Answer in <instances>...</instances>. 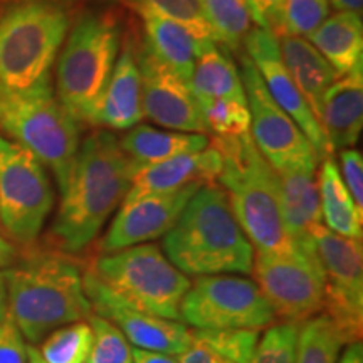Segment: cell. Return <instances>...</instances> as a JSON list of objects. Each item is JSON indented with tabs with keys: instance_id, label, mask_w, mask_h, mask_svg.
<instances>
[{
	"instance_id": "6da1fadb",
	"label": "cell",
	"mask_w": 363,
	"mask_h": 363,
	"mask_svg": "<svg viewBox=\"0 0 363 363\" xmlns=\"http://www.w3.org/2000/svg\"><path fill=\"white\" fill-rule=\"evenodd\" d=\"M136 170L110 130L93 131L79 143L51 227L57 251L81 252L96 239L104 222L125 201Z\"/></svg>"
},
{
	"instance_id": "7a4b0ae2",
	"label": "cell",
	"mask_w": 363,
	"mask_h": 363,
	"mask_svg": "<svg viewBox=\"0 0 363 363\" xmlns=\"http://www.w3.org/2000/svg\"><path fill=\"white\" fill-rule=\"evenodd\" d=\"M9 313L30 345L61 326L88 320L83 267L61 251H33L6 271Z\"/></svg>"
},
{
	"instance_id": "3957f363",
	"label": "cell",
	"mask_w": 363,
	"mask_h": 363,
	"mask_svg": "<svg viewBox=\"0 0 363 363\" xmlns=\"http://www.w3.org/2000/svg\"><path fill=\"white\" fill-rule=\"evenodd\" d=\"M163 249L185 276H247L252 271L254 247L216 184L202 185L192 195L177 224L163 235Z\"/></svg>"
},
{
	"instance_id": "277c9868",
	"label": "cell",
	"mask_w": 363,
	"mask_h": 363,
	"mask_svg": "<svg viewBox=\"0 0 363 363\" xmlns=\"http://www.w3.org/2000/svg\"><path fill=\"white\" fill-rule=\"evenodd\" d=\"M211 145L222 157L217 182L254 251L264 254L298 251L281 217L276 172L256 148L251 133L229 140L214 138Z\"/></svg>"
},
{
	"instance_id": "5b68a950",
	"label": "cell",
	"mask_w": 363,
	"mask_h": 363,
	"mask_svg": "<svg viewBox=\"0 0 363 363\" xmlns=\"http://www.w3.org/2000/svg\"><path fill=\"white\" fill-rule=\"evenodd\" d=\"M190 283L155 244L101 254L83 269L86 294H101L133 311L175 321H180Z\"/></svg>"
},
{
	"instance_id": "8992f818",
	"label": "cell",
	"mask_w": 363,
	"mask_h": 363,
	"mask_svg": "<svg viewBox=\"0 0 363 363\" xmlns=\"http://www.w3.org/2000/svg\"><path fill=\"white\" fill-rule=\"evenodd\" d=\"M71 17L57 0H22L0 16V86L29 91L51 86V71Z\"/></svg>"
},
{
	"instance_id": "52a82bcc",
	"label": "cell",
	"mask_w": 363,
	"mask_h": 363,
	"mask_svg": "<svg viewBox=\"0 0 363 363\" xmlns=\"http://www.w3.org/2000/svg\"><path fill=\"white\" fill-rule=\"evenodd\" d=\"M0 130L29 150L65 190L79 150V123L54 96L51 86L12 91L0 86Z\"/></svg>"
},
{
	"instance_id": "ba28073f",
	"label": "cell",
	"mask_w": 363,
	"mask_h": 363,
	"mask_svg": "<svg viewBox=\"0 0 363 363\" xmlns=\"http://www.w3.org/2000/svg\"><path fill=\"white\" fill-rule=\"evenodd\" d=\"M121 49V30L108 13L76 22L57 59V99L78 123H88Z\"/></svg>"
},
{
	"instance_id": "9c48e42d",
	"label": "cell",
	"mask_w": 363,
	"mask_h": 363,
	"mask_svg": "<svg viewBox=\"0 0 363 363\" xmlns=\"http://www.w3.org/2000/svg\"><path fill=\"white\" fill-rule=\"evenodd\" d=\"M54 206L44 165L29 150L0 136V222L12 240L30 246Z\"/></svg>"
},
{
	"instance_id": "30bf717a",
	"label": "cell",
	"mask_w": 363,
	"mask_h": 363,
	"mask_svg": "<svg viewBox=\"0 0 363 363\" xmlns=\"http://www.w3.org/2000/svg\"><path fill=\"white\" fill-rule=\"evenodd\" d=\"M180 320L195 330H266L274 311L254 281L238 274L199 276L180 305Z\"/></svg>"
},
{
	"instance_id": "8fae6325",
	"label": "cell",
	"mask_w": 363,
	"mask_h": 363,
	"mask_svg": "<svg viewBox=\"0 0 363 363\" xmlns=\"http://www.w3.org/2000/svg\"><path fill=\"white\" fill-rule=\"evenodd\" d=\"M323 271L325 315L337 326L345 343L362 340L363 251L362 240L338 235L321 224L313 233Z\"/></svg>"
},
{
	"instance_id": "7c38bea8",
	"label": "cell",
	"mask_w": 363,
	"mask_h": 363,
	"mask_svg": "<svg viewBox=\"0 0 363 363\" xmlns=\"http://www.w3.org/2000/svg\"><path fill=\"white\" fill-rule=\"evenodd\" d=\"M254 283L283 323L303 325L323 311L325 284L320 261L306 254L254 251Z\"/></svg>"
},
{
	"instance_id": "4fadbf2b",
	"label": "cell",
	"mask_w": 363,
	"mask_h": 363,
	"mask_svg": "<svg viewBox=\"0 0 363 363\" xmlns=\"http://www.w3.org/2000/svg\"><path fill=\"white\" fill-rule=\"evenodd\" d=\"M240 79L251 113V138L272 170H316L320 162L316 150L269 96L259 72L246 54L240 56Z\"/></svg>"
},
{
	"instance_id": "5bb4252c",
	"label": "cell",
	"mask_w": 363,
	"mask_h": 363,
	"mask_svg": "<svg viewBox=\"0 0 363 363\" xmlns=\"http://www.w3.org/2000/svg\"><path fill=\"white\" fill-rule=\"evenodd\" d=\"M142 74L143 116L167 130L207 133L197 98L187 81L163 66L142 44L135 45Z\"/></svg>"
},
{
	"instance_id": "9a60e30c",
	"label": "cell",
	"mask_w": 363,
	"mask_h": 363,
	"mask_svg": "<svg viewBox=\"0 0 363 363\" xmlns=\"http://www.w3.org/2000/svg\"><path fill=\"white\" fill-rule=\"evenodd\" d=\"M242 48L246 49V56L251 59L252 65L259 72L269 96L298 125L303 135L310 140L318 157H331V150L325 138L323 130L311 113L305 98L298 91L296 84L293 83L288 69L284 67L278 39L269 30L254 26L244 38Z\"/></svg>"
},
{
	"instance_id": "2e32d148",
	"label": "cell",
	"mask_w": 363,
	"mask_h": 363,
	"mask_svg": "<svg viewBox=\"0 0 363 363\" xmlns=\"http://www.w3.org/2000/svg\"><path fill=\"white\" fill-rule=\"evenodd\" d=\"M206 184H190L175 192L153 194L121 203L99 242L101 254L121 251L165 235L177 224L192 195Z\"/></svg>"
},
{
	"instance_id": "e0dca14e",
	"label": "cell",
	"mask_w": 363,
	"mask_h": 363,
	"mask_svg": "<svg viewBox=\"0 0 363 363\" xmlns=\"http://www.w3.org/2000/svg\"><path fill=\"white\" fill-rule=\"evenodd\" d=\"M96 315L111 321L133 348L180 355L194 342V331L180 321L133 311L101 294H86Z\"/></svg>"
},
{
	"instance_id": "ac0fdd59",
	"label": "cell",
	"mask_w": 363,
	"mask_h": 363,
	"mask_svg": "<svg viewBox=\"0 0 363 363\" xmlns=\"http://www.w3.org/2000/svg\"><path fill=\"white\" fill-rule=\"evenodd\" d=\"M281 217L294 247L318 261L313 233L323 224L316 170L276 172Z\"/></svg>"
},
{
	"instance_id": "d6986e66",
	"label": "cell",
	"mask_w": 363,
	"mask_h": 363,
	"mask_svg": "<svg viewBox=\"0 0 363 363\" xmlns=\"http://www.w3.org/2000/svg\"><path fill=\"white\" fill-rule=\"evenodd\" d=\"M142 74L136 61L135 44H121L115 69L96 104L89 125L101 130H130L143 120Z\"/></svg>"
},
{
	"instance_id": "ffe728a7",
	"label": "cell",
	"mask_w": 363,
	"mask_h": 363,
	"mask_svg": "<svg viewBox=\"0 0 363 363\" xmlns=\"http://www.w3.org/2000/svg\"><path fill=\"white\" fill-rule=\"evenodd\" d=\"M220 170L222 157L212 145L202 152L185 153L155 165L140 167L131 179L123 202L145 195L175 192L190 184H216Z\"/></svg>"
},
{
	"instance_id": "44dd1931",
	"label": "cell",
	"mask_w": 363,
	"mask_h": 363,
	"mask_svg": "<svg viewBox=\"0 0 363 363\" xmlns=\"http://www.w3.org/2000/svg\"><path fill=\"white\" fill-rule=\"evenodd\" d=\"M318 121L331 153L355 147L363 126V67L330 86Z\"/></svg>"
},
{
	"instance_id": "7402d4cb",
	"label": "cell",
	"mask_w": 363,
	"mask_h": 363,
	"mask_svg": "<svg viewBox=\"0 0 363 363\" xmlns=\"http://www.w3.org/2000/svg\"><path fill=\"white\" fill-rule=\"evenodd\" d=\"M143 22L142 45L163 66L184 81L190 79L194 66L207 44L190 33L187 27L152 12H136Z\"/></svg>"
},
{
	"instance_id": "603a6c76",
	"label": "cell",
	"mask_w": 363,
	"mask_h": 363,
	"mask_svg": "<svg viewBox=\"0 0 363 363\" xmlns=\"http://www.w3.org/2000/svg\"><path fill=\"white\" fill-rule=\"evenodd\" d=\"M278 44L284 67L318 120L325 93L337 81V74L308 39L284 35L278 38Z\"/></svg>"
},
{
	"instance_id": "cb8c5ba5",
	"label": "cell",
	"mask_w": 363,
	"mask_h": 363,
	"mask_svg": "<svg viewBox=\"0 0 363 363\" xmlns=\"http://www.w3.org/2000/svg\"><path fill=\"white\" fill-rule=\"evenodd\" d=\"M310 43L338 78L363 67V24L360 13L338 12L313 33Z\"/></svg>"
},
{
	"instance_id": "d4e9b609",
	"label": "cell",
	"mask_w": 363,
	"mask_h": 363,
	"mask_svg": "<svg viewBox=\"0 0 363 363\" xmlns=\"http://www.w3.org/2000/svg\"><path fill=\"white\" fill-rule=\"evenodd\" d=\"M211 145V138L203 133H184V131H163L148 125L130 128L120 147L136 167H148L162 163L185 153L202 152Z\"/></svg>"
},
{
	"instance_id": "484cf974",
	"label": "cell",
	"mask_w": 363,
	"mask_h": 363,
	"mask_svg": "<svg viewBox=\"0 0 363 363\" xmlns=\"http://www.w3.org/2000/svg\"><path fill=\"white\" fill-rule=\"evenodd\" d=\"M189 86L197 99H242L246 101L240 71L224 45L211 43L195 62Z\"/></svg>"
},
{
	"instance_id": "4316f807",
	"label": "cell",
	"mask_w": 363,
	"mask_h": 363,
	"mask_svg": "<svg viewBox=\"0 0 363 363\" xmlns=\"http://www.w3.org/2000/svg\"><path fill=\"white\" fill-rule=\"evenodd\" d=\"M318 190L321 219L326 229L343 238L362 240L363 214L357 211L333 157L323 158V165L318 174Z\"/></svg>"
},
{
	"instance_id": "83f0119b",
	"label": "cell",
	"mask_w": 363,
	"mask_h": 363,
	"mask_svg": "<svg viewBox=\"0 0 363 363\" xmlns=\"http://www.w3.org/2000/svg\"><path fill=\"white\" fill-rule=\"evenodd\" d=\"M199 4L217 43L230 54L239 52L254 27L246 0H199Z\"/></svg>"
},
{
	"instance_id": "f1b7e54d",
	"label": "cell",
	"mask_w": 363,
	"mask_h": 363,
	"mask_svg": "<svg viewBox=\"0 0 363 363\" xmlns=\"http://www.w3.org/2000/svg\"><path fill=\"white\" fill-rule=\"evenodd\" d=\"M345 340L326 315L299 325L296 363H337Z\"/></svg>"
},
{
	"instance_id": "f546056e",
	"label": "cell",
	"mask_w": 363,
	"mask_h": 363,
	"mask_svg": "<svg viewBox=\"0 0 363 363\" xmlns=\"http://www.w3.org/2000/svg\"><path fill=\"white\" fill-rule=\"evenodd\" d=\"M328 17L330 0H284L271 26V34L276 39L284 35L308 39Z\"/></svg>"
},
{
	"instance_id": "4dcf8cb0",
	"label": "cell",
	"mask_w": 363,
	"mask_h": 363,
	"mask_svg": "<svg viewBox=\"0 0 363 363\" xmlns=\"http://www.w3.org/2000/svg\"><path fill=\"white\" fill-rule=\"evenodd\" d=\"M207 133L214 138H239L251 133L247 99H197Z\"/></svg>"
},
{
	"instance_id": "1f68e13d",
	"label": "cell",
	"mask_w": 363,
	"mask_h": 363,
	"mask_svg": "<svg viewBox=\"0 0 363 363\" xmlns=\"http://www.w3.org/2000/svg\"><path fill=\"white\" fill-rule=\"evenodd\" d=\"M93 343L88 321H76L49 333L38 348L45 363H84Z\"/></svg>"
},
{
	"instance_id": "d6a6232c",
	"label": "cell",
	"mask_w": 363,
	"mask_h": 363,
	"mask_svg": "<svg viewBox=\"0 0 363 363\" xmlns=\"http://www.w3.org/2000/svg\"><path fill=\"white\" fill-rule=\"evenodd\" d=\"M123 2L135 12H152L187 27L195 38L203 43L211 40L217 43L199 0H123Z\"/></svg>"
},
{
	"instance_id": "836d02e7",
	"label": "cell",
	"mask_w": 363,
	"mask_h": 363,
	"mask_svg": "<svg viewBox=\"0 0 363 363\" xmlns=\"http://www.w3.org/2000/svg\"><path fill=\"white\" fill-rule=\"evenodd\" d=\"M194 338L207 345L225 363H251L261 340V331L229 330H195Z\"/></svg>"
},
{
	"instance_id": "e575fe53",
	"label": "cell",
	"mask_w": 363,
	"mask_h": 363,
	"mask_svg": "<svg viewBox=\"0 0 363 363\" xmlns=\"http://www.w3.org/2000/svg\"><path fill=\"white\" fill-rule=\"evenodd\" d=\"M88 323L93 330V343L84 363H131L128 340L111 321L91 313Z\"/></svg>"
},
{
	"instance_id": "d590c367",
	"label": "cell",
	"mask_w": 363,
	"mask_h": 363,
	"mask_svg": "<svg viewBox=\"0 0 363 363\" xmlns=\"http://www.w3.org/2000/svg\"><path fill=\"white\" fill-rule=\"evenodd\" d=\"M299 325L281 323L267 328L251 363H296Z\"/></svg>"
},
{
	"instance_id": "8d00e7d4",
	"label": "cell",
	"mask_w": 363,
	"mask_h": 363,
	"mask_svg": "<svg viewBox=\"0 0 363 363\" xmlns=\"http://www.w3.org/2000/svg\"><path fill=\"white\" fill-rule=\"evenodd\" d=\"M0 363H29V343L11 313L0 323Z\"/></svg>"
},
{
	"instance_id": "74e56055",
	"label": "cell",
	"mask_w": 363,
	"mask_h": 363,
	"mask_svg": "<svg viewBox=\"0 0 363 363\" xmlns=\"http://www.w3.org/2000/svg\"><path fill=\"white\" fill-rule=\"evenodd\" d=\"M340 175L345 179L357 211L363 214V157L362 152L353 148H347L340 152Z\"/></svg>"
},
{
	"instance_id": "f35d334b",
	"label": "cell",
	"mask_w": 363,
	"mask_h": 363,
	"mask_svg": "<svg viewBox=\"0 0 363 363\" xmlns=\"http://www.w3.org/2000/svg\"><path fill=\"white\" fill-rule=\"evenodd\" d=\"M252 22L259 29H266L271 33V26L278 16L284 0H246Z\"/></svg>"
},
{
	"instance_id": "ab89813d",
	"label": "cell",
	"mask_w": 363,
	"mask_h": 363,
	"mask_svg": "<svg viewBox=\"0 0 363 363\" xmlns=\"http://www.w3.org/2000/svg\"><path fill=\"white\" fill-rule=\"evenodd\" d=\"M177 358H179V363H224L207 345L195 338L187 350L177 355Z\"/></svg>"
},
{
	"instance_id": "60d3db41",
	"label": "cell",
	"mask_w": 363,
	"mask_h": 363,
	"mask_svg": "<svg viewBox=\"0 0 363 363\" xmlns=\"http://www.w3.org/2000/svg\"><path fill=\"white\" fill-rule=\"evenodd\" d=\"M131 363H179V358L175 355H167V353L160 352L131 348Z\"/></svg>"
},
{
	"instance_id": "b9f144b4",
	"label": "cell",
	"mask_w": 363,
	"mask_h": 363,
	"mask_svg": "<svg viewBox=\"0 0 363 363\" xmlns=\"http://www.w3.org/2000/svg\"><path fill=\"white\" fill-rule=\"evenodd\" d=\"M17 259L16 247L0 235V267H9Z\"/></svg>"
},
{
	"instance_id": "7bdbcfd3",
	"label": "cell",
	"mask_w": 363,
	"mask_h": 363,
	"mask_svg": "<svg viewBox=\"0 0 363 363\" xmlns=\"http://www.w3.org/2000/svg\"><path fill=\"white\" fill-rule=\"evenodd\" d=\"M337 363H363L362 342L348 343V348L345 350L342 358H338Z\"/></svg>"
},
{
	"instance_id": "ee69618b",
	"label": "cell",
	"mask_w": 363,
	"mask_h": 363,
	"mask_svg": "<svg viewBox=\"0 0 363 363\" xmlns=\"http://www.w3.org/2000/svg\"><path fill=\"white\" fill-rule=\"evenodd\" d=\"M331 6L337 9L338 12H353L362 13L363 0H330Z\"/></svg>"
},
{
	"instance_id": "f6af8a7d",
	"label": "cell",
	"mask_w": 363,
	"mask_h": 363,
	"mask_svg": "<svg viewBox=\"0 0 363 363\" xmlns=\"http://www.w3.org/2000/svg\"><path fill=\"white\" fill-rule=\"evenodd\" d=\"M9 313V301H7V281L6 271H0V323Z\"/></svg>"
},
{
	"instance_id": "bcb514c9",
	"label": "cell",
	"mask_w": 363,
	"mask_h": 363,
	"mask_svg": "<svg viewBox=\"0 0 363 363\" xmlns=\"http://www.w3.org/2000/svg\"><path fill=\"white\" fill-rule=\"evenodd\" d=\"M29 363H45L43 357L39 355V350L34 347V345L29 343Z\"/></svg>"
},
{
	"instance_id": "7dc6e473",
	"label": "cell",
	"mask_w": 363,
	"mask_h": 363,
	"mask_svg": "<svg viewBox=\"0 0 363 363\" xmlns=\"http://www.w3.org/2000/svg\"><path fill=\"white\" fill-rule=\"evenodd\" d=\"M224 363H225V362H224Z\"/></svg>"
}]
</instances>
